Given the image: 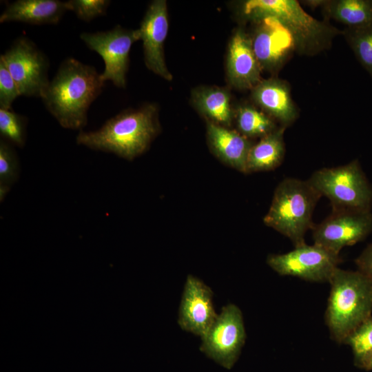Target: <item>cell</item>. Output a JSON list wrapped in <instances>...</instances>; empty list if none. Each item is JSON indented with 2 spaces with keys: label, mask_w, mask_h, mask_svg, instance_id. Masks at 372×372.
Instances as JSON below:
<instances>
[{
  "label": "cell",
  "mask_w": 372,
  "mask_h": 372,
  "mask_svg": "<svg viewBox=\"0 0 372 372\" xmlns=\"http://www.w3.org/2000/svg\"><path fill=\"white\" fill-rule=\"evenodd\" d=\"M105 83L94 67L68 57L41 98L61 127L81 131L87 123V111Z\"/></svg>",
  "instance_id": "obj_1"
},
{
  "label": "cell",
  "mask_w": 372,
  "mask_h": 372,
  "mask_svg": "<svg viewBox=\"0 0 372 372\" xmlns=\"http://www.w3.org/2000/svg\"><path fill=\"white\" fill-rule=\"evenodd\" d=\"M159 131L158 107L147 103L122 111L95 131H80L76 141L90 149L131 161L147 150Z\"/></svg>",
  "instance_id": "obj_2"
},
{
  "label": "cell",
  "mask_w": 372,
  "mask_h": 372,
  "mask_svg": "<svg viewBox=\"0 0 372 372\" xmlns=\"http://www.w3.org/2000/svg\"><path fill=\"white\" fill-rule=\"evenodd\" d=\"M331 289L325 322L331 338L344 344L347 338L371 317L372 285L358 270L337 267L329 281Z\"/></svg>",
  "instance_id": "obj_3"
},
{
  "label": "cell",
  "mask_w": 372,
  "mask_h": 372,
  "mask_svg": "<svg viewBox=\"0 0 372 372\" xmlns=\"http://www.w3.org/2000/svg\"><path fill=\"white\" fill-rule=\"evenodd\" d=\"M321 196L308 180L287 178L276 188L263 221L287 237L295 247L303 245L306 231L313 226L312 214Z\"/></svg>",
  "instance_id": "obj_4"
},
{
  "label": "cell",
  "mask_w": 372,
  "mask_h": 372,
  "mask_svg": "<svg viewBox=\"0 0 372 372\" xmlns=\"http://www.w3.org/2000/svg\"><path fill=\"white\" fill-rule=\"evenodd\" d=\"M242 12L254 21L267 16L276 18L291 32L296 49L302 54L324 49L337 32L310 16L295 0H249L243 4Z\"/></svg>",
  "instance_id": "obj_5"
},
{
  "label": "cell",
  "mask_w": 372,
  "mask_h": 372,
  "mask_svg": "<svg viewBox=\"0 0 372 372\" xmlns=\"http://www.w3.org/2000/svg\"><path fill=\"white\" fill-rule=\"evenodd\" d=\"M308 180L330 200L333 210L371 211L372 186L358 160L317 170Z\"/></svg>",
  "instance_id": "obj_6"
},
{
  "label": "cell",
  "mask_w": 372,
  "mask_h": 372,
  "mask_svg": "<svg viewBox=\"0 0 372 372\" xmlns=\"http://www.w3.org/2000/svg\"><path fill=\"white\" fill-rule=\"evenodd\" d=\"M246 337L241 310L229 304L222 308L201 337L200 351L218 365L230 370L240 355Z\"/></svg>",
  "instance_id": "obj_7"
},
{
  "label": "cell",
  "mask_w": 372,
  "mask_h": 372,
  "mask_svg": "<svg viewBox=\"0 0 372 372\" xmlns=\"http://www.w3.org/2000/svg\"><path fill=\"white\" fill-rule=\"evenodd\" d=\"M16 82L21 96L41 97L50 81V62L29 38H17L0 56Z\"/></svg>",
  "instance_id": "obj_8"
},
{
  "label": "cell",
  "mask_w": 372,
  "mask_h": 372,
  "mask_svg": "<svg viewBox=\"0 0 372 372\" xmlns=\"http://www.w3.org/2000/svg\"><path fill=\"white\" fill-rule=\"evenodd\" d=\"M81 39L92 50L101 56L105 69L102 80L111 81L121 88L126 86V74L132 44L140 39L138 30H128L116 25L113 29L96 32H83Z\"/></svg>",
  "instance_id": "obj_9"
},
{
  "label": "cell",
  "mask_w": 372,
  "mask_h": 372,
  "mask_svg": "<svg viewBox=\"0 0 372 372\" xmlns=\"http://www.w3.org/2000/svg\"><path fill=\"white\" fill-rule=\"evenodd\" d=\"M340 262L339 254L316 244H304L286 254H271L267 259V265L279 275L313 282H329Z\"/></svg>",
  "instance_id": "obj_10"
},
{
  "label": "cell",
  "mask_w": 372,
  "mask_h": 372,
  "mask_svg": "<svg viewBox=\"0 0 372 372\" xmlns=\"http://www.w3.org/2000/svg\"><path fill=\"white\" fill-rule=\"evenodd\" d=\"M314 244L339 254L342 248L364 240L372 231L371 211L333 210L313 226Z\"/></svg>",
  "instance_id": "obj_11"
},
{
  "label": "cell",
  "mask_w": 372,
  "mask_h": 372,
  "mask_svg": "<svg viewBox=\"0 0 372 372\" xmlns=\"http://www.w3.org/2000/svg\"><path fill=\"white\" fill-rule=\"evenodd\" d=\"M255 21L257 25L251 37L254 52L262 70L275 71L296 49L294 39L273 17H263Z\"/></svg>",
  "instance_id": "obj_12"
},
{
  "label": "cell",
  "mask_w": 372,
  "mask_h": 372,
  "mask_svg": "<svg viewBox=\"0 0 372 372\" xmlns=\"http://www.w3.org/2000/svg\"><path fill=\"white\" fill-rule=\"evenodd\" d=\"M213 291L201 280L187 277L179 306L178 324L185 331L200 338L216 320Z\"/></svg>",
  "instance_id": "obj_13"
},
{
  "label": "cell",
  "mask_w": 372,
  "mask_h": 372,
  "mask_svg": "<svg viewBox=\"0 0 372 372\" xmlns=\"http://www.w3.org/2000/svg\"><path fill=\"white\" fill-rule=\"evenodd\" d=\"M168 26L166 1L155 0L148 6L138 30L143 41L146 67L165 80L171 81L172 75L165 64L163 48Z\"/></svg>",
  "instance_id": "obj_14"
},
{
  "label": "cell",
  "mask_w": 372,
  "mask_h": 372,
  "mask_svg": "<svg viewBox=\"0 0 372 372\" xmlns=\"http://www.w3.org/2000/svg\"><path fill=\"white\" fill-rule=\"evenodd\" d=\"M227 76L229 83L238 89H253L262 80L261 67L254 52L251 37L238 30L229 44Z\"/></svg>",
  "instance_id": "obj_15"
},
{
  "label": "cell",
  "mask_w": 372,
  "mask_h": 372,
  "mask_svg": "<svg viewBox=\"0 0 372 372\" xmlns=\"http://www.w3.org/2000/svg\"><path fill=\"white\" fill-rule=\"evenodd\" d=\"M207 138L212 153L225 164L247 173L252 143L238 131L207 121Z\"/></svg>",
  "instance_id": "obj_16"
},
{
  "label": "cell",
  "mask_w": 372,
  "mask_h": 372,
  "mask_svg": "<svg viewBox=\"0 0 372 372\" xmlns=\"http://www.w3.org/2000/svg\"><path fill=\"white\" fill-rule=\"evenodd\" d=\"M65 1L17 0L7 5L0 22L18 21L31 25L56 24L67 11Z\"/></svg>",
  "instance_id": "obj_17"
},
{
  "label": "cell",
  "mask_w": 372,
  "mask_h": 372,
  "mask_svg": "<svg viewBox=\"0 0 372 372\" xmlns=\"http://www.w3.org/2000/svg\"><path fill=\"white\" fill-rule=\"evenodd\" d=\"M251 90L256 103L285 126L296 118L297 110L284 82L275 79L262 80Z\"/></svg>",
  "instance_id": "obj_18"
},
{
  "label": "cell",
  "mask_w": 372,
  "mask_h": 372,
  "mask_svg": "<svg viewBox=\"0 0 372 372\" xmlns=\"http://www.w3.org/2000/svg\"><path fill=\"white\" fill-rule=\"evenodd\" d=\"M192 101L197 110L215 124L229 127L235 112L229 92L218 87H204L194 91Z\"/></svg>",
  "instance_id": "obj_19"
},
{
  "label": "cell",
  "mask_w": 372,
  "mask_h": 372,
  "mask_svg": "<svg viewBox=\"0 0 372 372\" xmlns=\"http://www.w3.org/2000/svg\"><path fill=\"white\" fill-rule=\"evenodd\" d=\"M285 126L262 137L251 147L247 161V173L268 171L279 166L285 154L283 134Z\"/></svg>",
  "instance_id": "obj_20"
},
{
  "label": "cell",
  "mask_w": 372,
  "mask_h": 372,
  "mask_svg": "<svg viewBox=\"0 0 372 372\" xmlns=\"http://www.w3.org/2000/svg\"><path fill=\"white\" fill-rule=\"evenodd\" d=\"M329 14L349 29L372 25V1L339 0L328 3Z\"/></svg>",
  "instance_id": "obj_21"
},
{
  "label": "cell",
  "mask_w": 372,
  "mask_h": 372,
  "mask_svg": "<svg viewBox=\"0 0 372 372\" xmlns=\"http://www.w3.org/2000/svg\"><path fill=\"white\" fill-rule=\"evenodd\" d=\"M234 118L238 132L247 138H262L277 129L268 115L248 105L239 107Z\"/></svg>",
  "instance_id": "obj_22"
},
{
  "label": "cell",
  "mask_w": 372,
  "mask_h": 372,
  "mask_svg": "<svg viewBox=\"0 0 372 372\" xmlns=\"http://www.w3.org/2000/svg\"><path fill=\"white\" fill-rule=\"evenodd\" d=\"M19 163L11 143L4 139L0 141V200L2 201L10 187L17 180Z\"/></svg>",
  "instance_id": "obj_23"
},
{
  "label": "cell",
  "mask_w": 372,
  "mask_h": 372,
  "mask_svg": "<svg viewBox=\"0 0 372 372\" xmlns=\"http://www.w3.org/2000/svg\"><path fill=\"white\" fill-rule=\"evenodd\" d=\"M28 119L12 109H0V134L3 139L23 147L26 141Z\"/></svg>",
  "instance_id": "obj_24"
},
{
  "label": "cell",
  "mask_w": 372,
  "mask_h": 372,
  "mask_svg": "<svg viewBox=\"0 0 372 372\" xmlns=\"http://www.w3.org/2000/svg\"><path fill=\"white\" fill-rule=\"evenodd\" d=\"M344 344L351 348L354 364L360 368L372 355V316L351 332Z\"/></svg>",
  "instance_id": "obj_25"
},
{
  "label": "cell",
  "mask_w": 372,
  "mask_h": 372,
  "mask_svg": "<svg viewBox=\"0 0 372 372\" xmlns=\"http://www.w3.org/2000/svg\"><path fill=\"white\" fill-rule=\"evenodd\" d=\"M347 36L358 60L372 76V25L349 28Z\"/></svg>",
  "instance_id": "obj_26"
},
{
  "label": "cell",
  "mask_w": 372,
  "mask_h": 372,
  "mask_svg": "<svg viewBox=\"0 0 372 372\" xmlns=\"http://www.w3.org/2000/svg\"><path fill=\"white\" fill-rule=\"evenodd\" d=\"M108 0H70L65 1L68 10L72 11L76 17L84 21L106 14L110 4Z\"/></svg>",
  "instance_id": "obj_27"
},
{
  "label": "cell",
  "mask_w": 372,
  "mask_h": 372,
  "mask_svg": "<svg viewBox=\"0 0 372 372\" xmlns=\"http://www.w3.org/2000/svg\"><path fill=\"white\" fill-rule=\"evenodd\" d=\"M21 96L18 86L0 59V109L10 110L14 101Z\"/></svg>",
  "instance_id": "obj_28"
},
{
  "label": "cell",
  "mask_w": 372,
  "mask_h": 372,
  "mask_svg": "<svg viewBox=\"0 0 372 372\" xmlns=\"http://www.w3.org/2000/svg\"><path fill=\"white\" fill-rule=\"evenodd\" d=\"M355 262L358 270L368 278L372 285V242L366 247Z\"/></svg>",
  "instance_id": "obj_29"
},
{
  "label": "cell",
  "mask_w": 372,
  "mask_h": 372,
  "mask_svg": "<svg viewBox=\"0 0 372 372\" xmlns=\"http://www.w3.org/2000/svg\"><path fill=\"white\" fill-rule=\"evenodd\" d=\"M360 369L371 371L372 370V355L369 356L360 366Z\"/></svg>",
  "instance_id": "obj_30"
}]
</instances>
